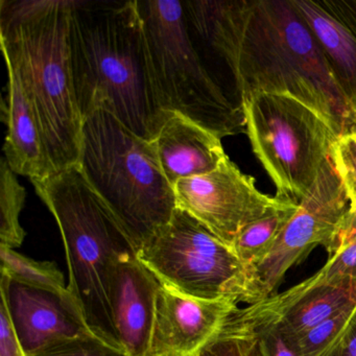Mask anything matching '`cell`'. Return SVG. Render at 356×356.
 Masks as SVG:
<instances>
[{"instance_id": "18", "label": "cell", "mask_w": 356, "mask_h": 356, "mask_svg": "<svg viewBox=\"0 0 356 356\" xmlns=\"http://www.w3.org/2000/svg\"><path fill=\"white\" fill-rule=\"evenodd\" d=\"M297 209L298 204L291 202L248 225L237 235L231 248L247 266L250 276L251 270L268 255Z\"/></svg>"}, {"instance_id": "23", "label": "cell", "mask_w": 356, "mask_h": 356, "mask_svg": "<svg viewBox=\"0 0 356 356\" xmlns=\"http://www.w3.org/2000/svg\"><path fill=\"white\" fill-rule=\"evenodd\" d=\"M33 356H129L97 335L66 339L49 346Z\"/></svg>"}, {"instance_id": "20", "label": "cell", "mask_w": 356, "mask_h": 356, "mask_svg": "<svg viewBox=\"0 0 356 356\" xmlns=\"http://www.w3.org/2000/svg\"><path fill=\"white\" fill-rule=\"evenodd\" d=\"M26 197V188L3 157L0 162V245L15 249L24 243L26 231L19 218Z\"/></svg>"}, {"instance_id": "19", "label": "cell", "mask_w": 356, "mask_h": 356, "mask_svg": "<svg viewBox=\"0 0 356 356\" xmlns=\"http://www.w3.org/2000/svg\"><path fill=\"white\" fill-rule=\"evenodd\" d=\"M0 258L3 276L29 286L55 293H67L63 273L55 262L38 261L3 245H0Z\"/></svg>"}, {"instance_id": "27", "label": "cell", "mask_w": 356, "mask_h": 356, "mask_svg": "<svg viewBox=\"0 0 356 356\" xmlns=\"http://www.w3.org/2000/svg\"><path fill=\"white\" fill-rule=\"evenodd\" d=\"M356 243V209L349 207L347 213L343 216L335 229L326 251L329 256L333 255L341 248Z\"/></svg>"}, {"instance_id": "16", "label": "cell", "mask_w": 356, "mask_h": 356, "mask_svg": "<svg viewBox=\"0 0 356 356\" xmlns=\"http://www.w3.org/2000/svg\"><path fill=\"white\" fill-rule=\"evenodd\" d=\"M222 139L191 118L166 111L151 143L164 176L174 187L182 179L216 170L228 159Z\"/></svg>"}, {"instance_id": "7", "label": "cell", "mask_w": 356, "mask_h": 356, "mask_svg": "<svg viewBox=\"0 0 356 356\" xmlns=\"http://www.w3.org/2000/svg\"><path fill=\"white\" fill-rule=\"evenodd\" d=\"M241 107L252 149L274 182L276 197L299 205L339 135L312 108L289 95L260 93Z\"/></svg>"}, {"instance_id": "11", "label": "cell", "mask_w": 356, "mask_h": 356, "mask_svg": "<svg viewBox=\"0 0 356 356\" xmlns=\"http://www.w3.org/2000/svg\"><path fill=\"white\" fill-rule=\"evenodd\" d=\"M0 289L1 303L7 308L14 332L28 356L59 341L97 335L70 291L60 293L37 289L3 275Z\"/></svg>"}, {"instance_id": "6", "label": "cell", "mask_w": 356, "mask_h": 356, "mask_svg": "<svg viewBox=\"0 0 356 356\" xmlns=\"http://www.w3.org/2000/svg\"><path fill=\"white\" fill-rule=\"evenodd\" d=\"M137 3L161 109L178 112L220 138L245 132L243 108L214 78L193 42L184 1Z\"/></svg>"}, {"instance_id": "5", "label": "cell", "mask_w": 356, "mask_h": 356, "mask_svg": "<svg viewBox=\"0 0 356 356\" xmlns=\"http://www.w3.org/2000/svg\"><path fill=\"white\" fill-rule=\"evenodd\" d=\"M78 165L136 253L172 220L176 195L153 145L109 112L84 118Z\"/></svg>"}, {"instance_id": "15", "label": "cell", "mask_w": 356, "mask_h": 356, "mask_svg": "<svg viewBox=\"0 0 356 356\" xmlns=\"http://www.w3.org/2000/svg\"><path fill=\"white\" fill-rule=\"evenodd\" d=\"M356 114V0H293Z\"/></svg>"}, {"instance_id": "2", "label": "cell", "mask_w": 356, "mask_h": 356, "mask_svg": "<svg viewBox=\"0 0 356 356\" xmlns=\"http://www.w3.org/2000/svg\"><path fill=\"white\" fill-rule=\"evenodd\" d=\"M72 74L83 120L97 110L151 143L163 122L137 0H74Z\"/></svg>"}, {"instance_id": "21", "label": "cell", "mask_w": 356, "mask_h": 356, "mask_svg": "<svg viewBox=\"0 0 356 356\" xmlns=\"http://www.w3.org/2000/svg\"><path fill=\"white\" fill-rule=\"evenodd\" d=\"M257 343L255 327L238 308L189 356H257Z\"/></svg>"}, {"instance_id": "3", "label": "cell", "mask_w": 356, "mask_h": 356, "mask_svg": "<svg viewBox=\"0 0 356 356\" xmlns=\"http://www.w3.org/2000/svg\"><path fill=\"white\" fill-rule=\"evenodd\" d=\"M74 0H1L0 45L40 122L55 172L78 164L83 120L72 74Z\"/></svg>"}, {"instance_id": "10", "label": "cell", "mask_w": 356, "mask_h": 356, "mask_svg": "<svg viewBox=\"0 0 356 356\" xmlns=\"http://www.w3.org/2000/svg\"><path fill=\"white\" fill-rule=\"evenodd\" d=\"M255 183L228 158L208 174L178 181L174 186L177 207L231 247L248 225L291 203L264 195Z\"/></svg>"}, {"instance_id": "24", "label": "cell", "mask_w": 356, "mask_h": 356, "mask_svg": "<svg viewBox=\"0 0 356 356\" xmlns=\"http://www.w3.org/2000/svg\"><path fill=\"white\" fill-rule=\"evenodd\" d=\"M331 156L345 187L350 208L356 209V129L339 137Z\"/></svg>"}, {"instance_id": "12", "label": "cell", "mask_w": 356, "mask_h": 356, "mask_svg": "<svg viewBox=\"0 0 356 356\" xmlns=\"http://www.w3.org/2000/svg\"><path fill=\"white\" fill-rule=\"evenodd\" d=\"M356 304V279H326L320 270L291 289L241 308L253 324H273L298 339L343 308Z\"/></svg>"}, {"instance_id": "26", "label": "cell", "mask_w": 356, "mask_h": 356, "mask_svg": "<svg viewBox=\"0 0 356 356\" xmlns=\"http://www.w3.org/2000/svg\"><path fill=\"white\" fill-rule=\"evenodd\" d=\"M320 273L326 279L335 277L356 279V243L341 248L333 255L329 256Z\"/></svg>"}, {"instance_id": "14", "label": "cell", "mask_w": 356, "mask_h": 356, "mask_svg": "<svg viewBox=\"0 0 356 356\" xmlns=\"http://www.w3.org/2000/svg\"><path fill=\"white\" fill-rule=\"evenodd\" d=\"M230 299L205 300L162 284L147 356H189L238 309Z\"/></svg>"}, {"instance_id": "9", "label": "cell", "mask_w": 356, "mask_h": 356, "mask_svg": "<svg viewBox=\"0 0 356 356\" xmlns=\"http://www.w3.org/2000/svg\"><path fill=\"white\" fill-rule=\"evenodd\" d=\"M349 207L345 187L330 156L268 255L251 270L250 305L276 295L287 270L307 257L316 245L326 249Z\"/></svg>"}, {"instance_id": "28", "label": "cell", "mask_w": 356, "mask_h": 356, "mask_svg": "<svg viewBox=\"0 0 356 356\" xmlns=\"http://www.w3.org/2000/svg\"><path fill=\"white\" fill-rule=\"evenodd\" d=\"M0 356H28L14 332L7 308H0Z\"/></svg>"}, {"instance_id": "22", "label": "cell", "mask_w": 356, "mask_h": 356, "mask_svg": "<svg viewBox=\"0 0 356 356\" xmlns=\"http://www.w3.org/2000/svg\"><path fill=\"white\" fill-rule=\"evenodd\" d=\"M356 314V304L343 308L331 318L298 337L303 356H318L339 339Z\"/></svg>"}, {"instance_id": "4", "label": "cell", "mask_w": 356, "mask_h": 356, "mask_svg": "<svg viewBox=\"0 0 356 356\" xmlns=\"http://www.w3.org/2000/svg\"><path fill=\"white\" fill-rule=\"evenodd\" d=\"M32 183L61 232L70 268L68 291L91 330L122 349L112 321L108 291L114 261L135 251L132 243L78 164Z\"/></svg>"}, {"instance_id": "13", "label": "cell", "mask_w": 356, "mask_h": 356, "mask_svg": "<svg viewBox=\"0 0 356 356\" xmlns=\"http://www.w3.org/2000/svg\"><path fill=\"white\" fill-rule=\"evenodd\" d=\"M162 283L136 252L115 259L109 279L110 309L118 341L129 356H147Z\"/></svg>"}, {"instance_id": "25", "label": "cell", "mask_w": 356, "mask_h": 356, "mask_svg": "<svg viewBox=\"0 0 356 356\" xmlns=\"http://www.w3.org/2000/svg\"><path fill=\"white\" fill-rule=\"evenodd\" d=\"M253 325L257 332V356H303L298 339L273 324Z\"/></svg>"}, {"instance_id": "8", "label": "cell", "mask_w": 356, "mask_h": 356, "mask_svg": "<svg viewBox=\"0 0 356 356\" xmlns=\"http://www.w3.org/2000/svg\"><path fill=\"white\" fill-rule=\"evenodd\" d=\"M136 254L162 284L183 295L249 304L247 266L230 245L181 208Z\"/></svg>"}, {"instance_id": "17", "label": "cell", "mask_w": 356, "mask_h": 356, "mask_svg": "<svg viewBox=\"0 0 356 356\" xmlns=\"http://www.w3.org/2000/svg\"><path fill=\"white\" fill-rule=\"evenodd\" d=\"M8 70L7 101L3 102V120L8 132L3 153L11 170L31 182L55 174L47 153L40 122L26 95L19 74L11 64Z\"/></svg>"}, {"instance_id": "1", "label": "cell", "mask_w": 356, "mask_h": 356, "mask_svg": "<svg viewBox=\"0 0 356 356\" xmlns=\"http://www.w3.org/2000/svg\"><path fill=\"white\" fill-rule=\"evenodd\" d=\"M184 6L197 51L206 65L216 63L226 74L237 105L260 93L289 95L339 137L356 129V114L293 0H193Z\"/></svg>"}, {"instance_id": "29", "label": "cell", "mask_w": 356, "mask_h": 356, "mask_svg": "<svg viewBox=\"0 0 356 356\" xmlns=\"http://www.w3.org/2000/svg\"><path fill=\"white\" fill-rule=\"evenodd\" d=\"M318 356H356V314L343 334Z\"/></svg>"}]
</instances>
